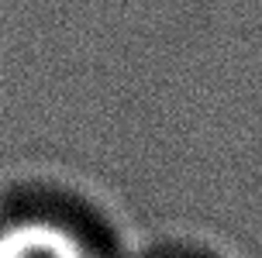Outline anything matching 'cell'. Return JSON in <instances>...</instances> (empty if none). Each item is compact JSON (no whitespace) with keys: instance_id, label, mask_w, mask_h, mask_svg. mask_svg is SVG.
Returning a JSON list of instances; mask_svg holds the SVG:
<instances>
[{"instance_id":"cell-1","label":"cell","mask_w":262,"mask_h":258,"mask_svg":"<svg viewBox=\"0 0 262 258\" xmlns=\"http://www.w3.org/2000/svg\"><path fill=\"white\" fill-rule=\"evenodd\" d=\"M0 258H97L93 248L59 220L25 217L0 227Z\"/></svg>"}]
</instances>
